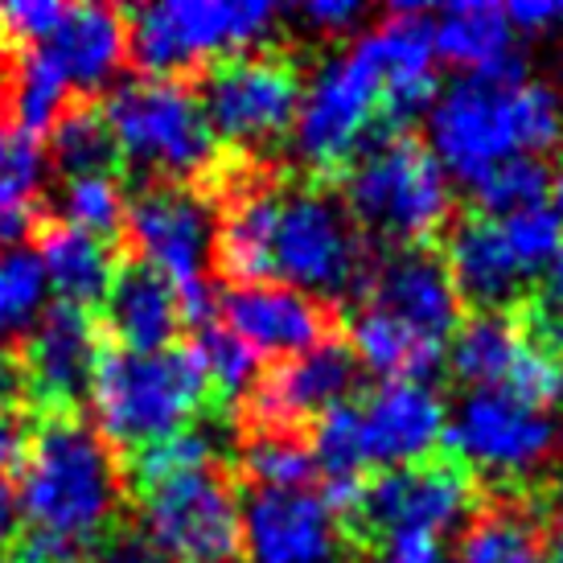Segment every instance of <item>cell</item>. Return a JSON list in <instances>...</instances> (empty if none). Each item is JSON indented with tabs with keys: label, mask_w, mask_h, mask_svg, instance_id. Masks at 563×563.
<instances>
[{
	"label": "cell",
	"mask_w": 563,
	"mask_h": 563,
	"mask_svg": "<svg viewBox=\"0 0 563 563\" xmlns=\"http://www.w3.org/2000/svg\"><path fill=\"white\" fill-rule=\"evenodd\" d=\"M42 141L49 169L66 181H124V153L103 111V95H70Z\"/></svg>",
	"instance_id": "cell-24"
},
{
	"label": "cell",
	"mask_w": 563,
	"mask_h": 563,
	"mask_svg": "<svg viewBox=\"0 0 563 563\" xmlns=\"http://www.w3.org/2000/svg\"><path fill=\"white\" fill-rule=\"evenodd\" d=\"M470 194L477 202V214L501 222L510 214H522V210L551 202V169L539 157L501 161L498 169H489L485 177L473 181Z\"/></svg>",
	"instance_id": "cell-33"
},
{
	"label": "cell",
	"mask_w": 563,
	"mask_h": 563,
	"mask_svg": "<svg viewBox=\"0 0 563 563\" xmlns=\"http://www.w3.org/2000/svg\"><path fill=\"white\" fill-rule=\"evenodd\" d=\"M103 111L124 153V186L186 181L202 186L219 169V141L181 79H128L103 95Z\"/></svg>",
	"instance_id": "cell-5"
},
{
	"label": "cell",
	"mask_w": 563,
	"mask_h": 563,
	"mask_svg": "<svg viewBox=\"0 0 563 563\" xmlns=\"http://www.w3.org/2000/svg\"><path fill=\"white\" fill-rule=\"evenodd\" d=\"M444 267L461 305H477V313H506V305L522 297L527 272L501 235V222L485 214H465L453 222L444 243Z\"/></svg>",
	"instance_id": "cell-22"
},
{
	"label": "cell",
	"mask_w": 563,
	"mask_h": 563,
	"mask_svg": "<svg viewBox=\"0 0 563 563\" xmlns=\"http://www.w3.org/2000/svg\"><path fill=\"white\" fill-rule=\"evenodd\" d=\"M297 16L309 30L338 37V33L358 30L362 21H366V4L362 0H305L297 9Z\"/></svg>",
	"instance_id": "cell-41"
},
{
	"label": "cell",
	"mask_w": 563,
	"mask_h": 563,
	"mask_svg": "<svg viewBox=\"0 0 563 563\" xmlns=\"http://www.w3.org/2000/svg\"><path fill=\"white\" fill-rule=\"evenodd\" d=\"M515 25L506 4L489 0H456L432 13V46L440 63L456 66L461 75H498L522 66L515 49Z\"/></svg>",
	"instance_id": "cell-25"
},
{
	"label": "cell",
	"mask_w": 563,
	"mask_h": 563,
	"mask_svg": "<svg viewBox=\"0 0 563 563\" xmlns=\"http://www.w3.org/2000/svg\"><path fill=\"white\" fill-rule=\"evenodd\" d=\"M13 91H16V46L0 37V128L13 120Z\"/></svg>",
	"instance_id": "cell-46"
},
{
	"label": "cell",
	"mask_w": 563,
	"mask_h": 563,
	"mask_svg": "<svg viewBox=\"0 0 563 563\" xmlns=\"http://www.w3.org/2000/svg\"><path fill=\"white\" fill-rule=\"evenodd\" d=\"M345 345L354 350L358 366H366L383 383H428L432 371L444 362V342L420 338L416 329H407L404 321H395L375 305L354 313Z\"/></svg>",
	"instance_id": "cell-27"
},
{
	"label": "cell",
	"mask_w": 563,
	"mask_h": 563,
	"mask_svg": "<svg viewBox=\"0 0 563 563\" xmlns=\"http://www.w3.org/2000/svg\"><path fill=\"white\" fill-rule=\"evenodd\" d=\"M87 555H91V563H165L157 543L136 522V510L124 522H115L103 539H95L91 548H87Z\"/></svg>",
	"instance_id": "cell-39"
},
{
	"label": "cell",
	"mask_w": 563,
	"mask_h": 563,
	"mask_svg": "<svg viewBox=\"0 0 563 563\" xmlns=\"http://www.w3.org/2000/svg\"><path fill=\"white\" fill-rule=\"evenodd\" d=\"M548 501L560 510V518H563V465L555 470V477H551V489H548Z\"/></svg>",
	"instance_id": "cell-50"
},
{
	"label": "cell",
	"mask_w": 563,
	"mask_h": 563,
	"mask_svg": "<svg viewBox=\"0 0 563 563\" xmlns=\"http://www.w3.org/2000/svg\"><path fill=\"white\" fill-rule=\"evenodd\" d=\"M375 563H449V551H444V539H437V534H383Z\"/></svg>",
	"instance_id": "cell-43"
},
{
	"label": "cell",
	"mask_w": 563,
	"mask_h": 563,
	"mask_svg": "<svg viewBox=\"0 0 563 563\" xmlns=\"http://www.w3.org/2000/svg\"><path fill=\"white\" fill-rule=\"evenodd\" d=\"M49 194L46 141L21 132L16 124L0 128V206L37 202Z\"/></svg>",
	"instance_id": "cell-36"
},
{
	"label": "cell",
	"mask_w": 563,
	"mask_h": 563,
	"mask_svg": "<svg viewBox=\"0 0 563 563\" xmlns=\"http://www.w3.org/2000/svg\"><path fill=\"white\" fill-rule=\"evenodd\" d=\"M33 251L42 255L46 284H54L58 300L99 317L120 251L108 247L103 239H91V235H82V231H75V227H66V222H58L54 214H46L42 231L33 239Z\"/></svg>",
	"instance_id": "cell-26"
},
{
	"label": "cell",
	"mask_w": 563,
	"mask_h": 563,
	"mask_svg": "<svg viewBox=\"0 0 563 563\" xmlns=\"http://www.w3.org/2000/svg\"><path fill=\"white\" fill-rule=\"evenodd\" d=\"M358 411L366 461L387 470L432 461L449 432V404L432 383H383Z\"/></svg>",
	"instance_id": "cell-20"
},
{
	"label": "cell",
	"mask_w": 563,
	"mask_h": 563,
	"mask_svg": "<svg viewBox=\"0 0 563 563\" xmlns=\"http://www.w3.org/2000/svg\"><path fill=\"white\" fill-rule=\"evenodd\" d=\"M186 82L214 141L227 148L255 157L272 144H280L284 136H292L305 79L288 54L264 46L243 49V54L202 66Z\"/></svg>",
	"instance_id": "cell-8"
},
{
	"label": "cell",
	"mask_w": 563,
	"mask_h": 563,
	"mask_svg": "<svg viewBox=\"0 0 563 563\" xmlns=\"http://www.w3.org/2000/svg\"><path fill=\"white\" fill-rule=\"evenodd\" d=\"M362 366L342 338L264 366L260 383L243 399V432H300L321 411L350 404Z\"/></svg>",
	"instance_id": "cell-14"
},
{
	"label": "cell",
	"mask_w": 563,
	"mask_h": 563,
	"mask_svg": "<svg viewBox=\"0 0 563 563\" xmlns=\"http://www.w3.org/2000/svg\"><path fill=\"white\" fill-rule=\"evenodd\" d=\"M58 63L75 95H103L128 63L124 9L115 4H66L58 30L37 42Z\"/></svg>",
	"instance_id": "cell-23"
},
{
	"label": "cell",
	"mask_w": 563,
	"mask_h": 563,
	"mask_svg": "<svg viewBox=\"0 0 563 563\" xmlns=\"http://www.w3.org/2000/svg\"><path fill=\"white\" fill-rule=\"evenodd\" d=\"M132 510L165 563H239L243 555V498L222 461L132 489Z\"/></svg>",
	"instance_id": "cell-9"
},
{
	"label": "cell",
	"mask_w": 563,
	"mask_h": 563,
	"mask_svg": "<svg viewBox=\"0 0 563 563\" xmlns=\"http://www.w3.org/2000/svg\"><path fill=\"white\" fill-rule=\"evenodd\" d=\"M527 338L510 313H473L461 317V325L449 338V366L473 391H501L515 375L518 358L527 350Z\"/></svg>",
	"instance_id": "cell-28"
},
{
	"label": "cell",
	"mask_w": 563,
	"mask_h": 563,
	"mask_svg": "<svg viewBox=\"0 0 563 563\" xmlns=\"http://www.w3.org/2000/svg\"><path fill=\"white\" fill-rule=\"evenodd\" d=\"M272 0H161L124 9L128 63L141 79H194L202 66L260 49L276 33Z\"/></svg>",
	"instance_id": "cell-6"
},
{
	"label": "cell",
	"mask_w": 563,
	"mask_h": 563,
	"mask_svg": "<svg viewBox=\"0 0 563 563\" xmlns=\"http://www.w3.org/2000/svg\"><path fill=\"white\" fill-rule=\"evenodd\" d=\"M33 440H37L33 407H0V482H13L25 473Z\"/></svg>",
	"instance_id": "cell-40"
},
{
	"label": "cell",
	"mask_w": 563,
	"mask_h": 563,
	"mask_svg": "<svg viewBox=\"0 0 563 563\" xmlns=\"http://www.w3.org/2000/svg\"><path fill=\"white\" fill-rule=\"evenodd\" d=\"M243 563H354L342 518L309 489H251L243 498Z\"/></svg>",
	"instance_id": "cell-15"
},
{
	"label": "cell",
	"mask_w": 563,
	"mask_h": 563,
	"mask_svg": "<svg viewBox=\"0 0 563 563\" xmlns=\"http://www.w3.org/2000/svg\"><path fill=\"white\" fill-rule=\"evenodd\" d=\"M99 325H103L108 345L124 350V354L169 350L177 333L186 329L181 292L157 264H148L144 255H132V251H120L111 288L99 309Z\"/></svg>",
	"instance_id": "cell-19"
},
{
	"label": "cell",
	"mask_w": 563,
	"mask_h": 563,
	"mask_svg": "<svg viewBox=\"0 0 563 563\" xmlns=\"http://www.w3.org/2000/svg\"><path fill=\"white\" fill-rule=\"evenodd\" d=\"M309 453L317 461V473L325 477H362L371 461H366L358 404H338L321 411L309 432Z\"/></svg>",
	"instance_id": "cell-35"
},
{
	"label": "cell",
	"mask_w": 563,
	"mask_h": 563,
	"mask_svg": "<svg viewBox=\"0 0 563 563\" xmlns=\"http://www.w3.org/2000/svg\"><path fill=\"white\" fill-rule=\"evenodd\" d=\"M46 313V267L33 247L0 255V338L21 342Z\"/></svg>",
	"instance_id": "cell-34"
},
{
	"label": "cell",
	"mask_w": 563,
	"mask_h": 563,
	"mask_svg": "<svg viewBox=\"0 0 563 563\" xmlns=\"http://www.w3.org/2000/svg\"><path fill=\"white\" fill-rule=\"evenodd\" d=\"M428 148L449 181L473 186L501 161L543 157L563 144V91L522 66L498 75H456L423 115Z\"/></svg>",
	"instance_id": "cell-1"
},
{
	"label": "cell",
	"mask_w": 563,
	"mask_h": 563,
	"mask_svg": "<svg viewBox=\"0 0 563 563\" xmlns=\"http://www.w3.org/2000/svg\"><path fill=\"white\" fill-rule=\"evenodd\" d=\"M506 16L515 33H534V37L563 33V0H515L506 4Z\"/></svg>",
	"instance_id": "cell-44"
},
{
	"label": "cell",
	"mask_w": 563,
	"mask_h": 563,
	"mask_svg": "<svg viewBox=\"0 0 563 563\" xmlns=\"http://www.w3.org/2000/svg\"><path fill=\"white\" fill-rule=\"evenodd\" d=\"M371 305L416 329L420 338L449 342L461 325V297H456L449 267L437 251L428 247H399L383 264L371 267Z\"/></svg>",
	"instance_id": "cell-21"
},
{
	"label": "cell",
	"mask_w": 563,
	"mask_h": 563,
	"mask_svg": "<svg viewBox=\"0 0 563 563\" xmlns=\"http://www.w3.org/2000/svg\"><path fill=\"white\" fill-rule=\"evenodd\" d=\"M210 399V378L194 345H169L157 354H124L108 345L95 366L91 411L99 437L124 461L198 423Z\"/></svg>",
	"instance_id": "cell-3"
},
{
	"label": "cell",
	"mask_w": 563,
	"mask_h": 563,
	"mask_svg": "<svg viewBox=\"0 0 563 563\" xmlns=\"http://www.w3.org/2000/svg\"><path fill=\"white\" fill-rule=\"evenodd\" d=\"M46 206L58 222L124 251V181H66L63 189H49Z\"/></svg>",
	"instance_id": "cell-31"
},
{
	"label": "cell",
	"mask_w": 563,
	"mask_h": 563,
	"mask_svg": "<svg viewBox=\"0 0 563 563\" xmlns=\"http://www.w3.org/2000/svg\"><path fill=\"white\" fill-rule=\"evenodd\" d=\"M214 202L202 186L186 181H141L124 186V251L157 264L177 292L210 280L214 251Z\"/></svg>",
	"instance_id": "cell-12"
},
{
	"label": "cell",
	"mask_w": 563,
	"mask_h": 563,
	"mask_svg": "<svg viewBox=\"0 0 563 563\" xmlns=\"http://www.w3.org/2000/svg\"><path fill=\"white\" fill-rule=\"evenodd\" d=\"M16 482V506L33 531L79 548L132 515L128 461L82 416H37V440Z\"/></svg>",
	"instance_id": "cell-2"
},
{
	"label": "cell",
	"mask_w": 563,
	"mask_h": 563,
	"mask_svg": "<svg viewBox=\"0 0 563 563\" xmlns=\"http://www.w3.org/2000/svg\"><path fill=\"white\" fill-rule=\"evenodd\" d=\"M383 75V132H404L416 115H428L440 95L437 46H432V13L423 4H391V13L375 30L362 33Z\"/></svg>",
	"instance_id": "cell-17"
},
{
	"label": "cell",
	"mask_w": 563,
	"mask_h": 563,
	"mask_svg": "<svg viewBox=\"0 0 563 563\" xmlns=\"http://www.w3.org/2000/svg\"><path fill=\"white\" fill-rule=\"evenodd\" d=\"M444 444L461 470H482L489 477H531L548 470L563 444L555 411L531 407L510 391H470L449 411Z\"/></svg>",
	"instance_id": "cell-11"
},
{
	"label": "cell",
	"mask_w": 563,
	"mask_h": 563,
	"mask_svg": "<svg viewBox=\"0 0 563 563\" xmlns=\"http://www.w3.org/2000/svg\"><path fill=\"white\" fill-rule=\"evenodd\" d=\"M551 210H555V219L563 222V157H560V165H555V173H551Z\"/></svg>",
	"instance_id": "cell-48"
},
{
	"label": "cell",
	"mask_w": 563,
	"mask_h": 563,
	"mask_svg": "<svg viewBox=\"0 0 563 563\" xmlns=\"http://www.w3.org/2000/svg\"><path fill=\"white\" fill-rule=\"evenodd\" d=\"M548 563H563V518H555L548 534Z\"/></svg>",
	"instance_id": "cell-49"
},
{
	"label": "cell",
	"mask_w": 563,
	"mask_h": 563,
	"mask_svg": "<svg viewBox=\"0 0 563 563\" xmlns=\"http://www.w3.org/2000/svg\"><path fill=\"white\" fill-rule=\"evenodd\" d=\"M16 539H21V506H16V494L9 489V482H0V563L9 560Z\"/></svg>",
	"instance_id": "cell-47"
},
{
	"label": "cell",
	"mask_w": 563,
	"mask_h": 563,
	"mask_svg": "<svg viewBox=\"0 0 563 563\" xmlns=\"http://www.w3.org/2000/svg\"><path fill=\"white\" fill-rule=\"evenodd\" d=\"M501 391H510L515 399H522V404L551 411V407L563 399V358H555L551 350L531 342L527 350H522L515 375L506 378Z\"/></svg>",
	"instance_id": "cell-38"
},
{
	"label": "cell",
	"mask_w": 563,
	"mask_h": 563,
	"mask_svg": "<svg viewBox=\"0 0 563 563\" xmlns=\"http://www.w3.org/2000/svg\"><path fill=\"white\" fill-rule=\"evenodd\" d=\"M501 235L515 251L518 267L534 276L555 260L563 251V222L555 219V210L548 206H534V210H522V214H510L501 219Z\"/></svg>",
	"instance_id": "cell-37"
},
{
	"label": "cell",
	"mask_w": 563,
	"mask_h": 563,
	"mask_svg": "<svg viewBox=\"0 0 563 563\" xmlns=\"http://www.w3.org/2000/svg\"><path fill=\"white\" fill-rule=\"evenodd\" d=\"M194 354L202 362L206 378H210V395L219 404H243L251 387L264 375V358L251 350L243 338H235L222 321L194 329Z\"/></svg>",
	"instance_id": "cell-32"
},
{
	"label": "cell",
	"mask_w": 563,
	"mask_h": 563,
	"mask_svg": "<svg viewBox=\"0 0 563 563\" xmlns=\"http://www.w3.org/2000/svg\"><path fill=\"white\" fill-rule=\"evenodd\" d=\"M473 510V477L456 461H420L404 470H383L366 482L362 515L378 534H444Z\"/></svg>",
	"instance_id": "cell-16"
},
{
	"label": "cell",
	"mask_w": 563,
	"mask_h": 563,
	"mask_svg": "<svg viewBox=\"0 0 563 563\" xmlns=\"http://www.w3.org/2000/svg\"><path fill=\"white\" fill-rule=\"evenodd\" d=\"M453 563H548V539L518 506H494L465 522Z\"/></svg>",
	"instance_id": "cell-29"
},
{
	"label": "cell",
	"mask_w": 563,
	"mask_h": 563,
	"mask_svg": "<svg viewBox=\"0 0 563 563\" xmlns=\"http://www.w3.org/2000/svg\"><path fill=\"white\" fill-rule=\"evenodd\" d=\"M272 280L317 300L358 297L371 284V247L338 194L317 186L280 189L272 235Z\"/></svg>",
	"instance_id": "cell-7"
},
{
	"label": "cell",
	"mask_w": 563,
	"mask_h": 563,
	"mask_svg": "<svg viewBox=\"0 0 563 563\" xmlns=\"http://www.w3.org/2000/svg\"><path fill=\"white\" fill-rule=\"evenodd\" d=\"M16 345L25 362L33 416H82L91 404L95 366L108 350L99 317L54 300Z\"/></svg>",
	"instance_id": "cell-13"
},
{
	"label": "cell",
	"mask_w": 563,
	"mask_h": 563,
	"mask_svg": "<svg viewBox=\"0 0 563 563\" xmlns=\"http://www.w3.org/2000/svg\"><path fill=\"white\" fill-rule=\"evenodd\" d=\"M0 407H30V383H25V362L21 345L0 338Z\"/></svg>",
	"instance_id": "cell-45"
},
{
	"label": "cell",
	"mask_w": 563,
	"mask_h": 563,
	"mask_svg": "<svg viewBox=\"0 0 563 563\" xmlns=\"http://www.w3.org/2000/svg\"><path fill=\"white\" fill-rule=\"evenodd\" d=\"M239 470L251 489H305L317 477V461L300 432H243Z\"/></svg>",
	"instance_id": "cell-30"
},
{
	"label": "cell",
	"mask_w": 563,
	"mask_h": 563,
	"mask_svg": "<svg viewBox=\"0 0 563 563\" xmlns=\"http://www.w3.org/2000/svg\"><path fill=\"white\" fill-rule=\"evenodd\" d=\"M375 120H383V75L358 33L305 79L292 153L317 173L345 169L375 136Z\"/></svg>",
	"instance_id": "cell-10"
},
{
	"label": "cell",
	"mask_w": 563,
	"mask_h": 563,
	"mask_svg": "<svg viewBox=\"0 0 563 563\" xmlns=\"http://www.w3.org/2000/svg\"><path fill=\"white\" fill-rule=\"evenodd\" d=\"M4 563H91V555L79 543H66V539H54V534L21 531V539L13 543Z\"/></svg>",
	"instance_id": "cell-42"
},
{
	"label": "cell",
	"mask_w": 563,
	"mask_h": 563,
	"mask_svg": "<svg viewBox=\"0 0 563 563\" xmlns=\"http://www.w3.org/2000/svg\"><path fill=\"white\" fill-rule=\"evenodd\" d=\"M342 202L362 231L420 247L453 219V181L432 148L407 132H375L345 165Z\"/></svg>",
	"instance_id": "cell-4"
},
{
	"label": "cell",
	"mask_w": 563,
	"mask_h": 563,
	"mask_svg": "<svg viewBox=\"0 0 563 563\" xmlns=\"http://www.w3.org/2000/svg\"><path fill=\"white\" fill-rule=\"evenodd\" d=\"M222 325L260 354V358H292L333 338V317L325 300L300 292L292 284L264 280V284H235L222 288L219 297Z\"/></svg>",
	"instance_id": "cell-18"
}]
</instances>
